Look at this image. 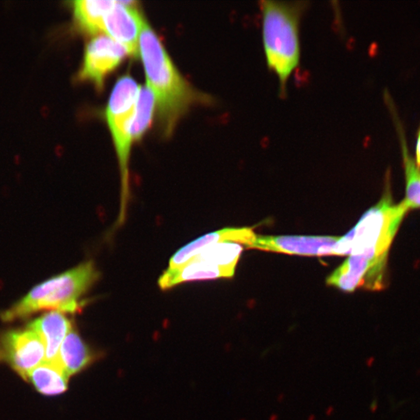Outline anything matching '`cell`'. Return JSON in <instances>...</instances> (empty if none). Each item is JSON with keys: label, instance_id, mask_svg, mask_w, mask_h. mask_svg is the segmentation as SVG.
Instances as JSON below:
<instances>
[{"label": "cell", "instance_id": "cell-1", "mask_svg": "<svg viewBox=\"0 0 420 420\" xmlns=\"http://www.w3.org/2000/svg\"><path fill=\"white\" fill-rule=\"evenodd\" d=\"M139 55L146 78V86L156 99L160 128L169 136L191 104L211 101L187 82L171 61L164 46L145 22L139 41Z\"/></svg>", "mask_w": 420, "mask_h": 420}, {"label": "cell", "instance_id": "cell-2", "mask_svg": "<svg viewBox=\"0 0 420 420\" xmlns=\"http://www.w3.org/2000/svg\"><path fill=\"white\" fill-rule=\"evenodd\" d=\"M259 3L266 62L278 77L280 94L286 95L288 79L300 64V20L310 2L261 0Z\"/></svg>", "mask_w": 420, "mask_h": 420}, {"label": "cell", "instance_id": "cell-3", "mask_svg": "<svg viewBox=\"0 0 420 420\" xmlns=\"http://www.w3.org/2000/svg\"><path fill=\"white\" fill-rule=\"evenodd\" d=\"M100 272L92 261L59 274L37 285L24 297L0 314L4 322L25 319L43 311L65 314L81 312L83 297L99 279Z\"/></svg>", "mask_w": 420, "mask_h": 420}, {"label": "cell", "instance_id": "cell-4", "mask_svg": "<svg viewBox=\"0 0 420 420\" xmlns=\"http://www.w3.org/2000/svg\"><path fill=\"white\" fill-rule=\"evenodd\" d=\"M409 209L404 201L399 204L394 202L387 174L381 200L341 237L335 247V255L366 254L387 258L392 241Z\"/></svg>", "mask_w": 420, "mask_h": 420}, {"label": "cell", "instance_id": "cell-5", "mask_svg": "<svg viewBox=\"0 0 420 420\" xmlns=\"http://www.w3.org/2000/svg\"><path fill=\"white\" fill-rule=\"evenodd\" d=\"M140 87L128 75L118 79L106 109V119L118 160L121 176V205L117 226L125 222L129 201V165L132 127Z\"/></svg>", "mask_w": 420, "mask_h": 420}, {"label": "cell", "instance_id": "cell-6", "mask_svg": "<svg viewBox=\"0 0 420 420\" xmlns=\"http://www.w3.org/2000/svg\"><path fill=\"white\" fill-rule=\"evenodd\" d=\"M45 355L41 336L28 326L0 332V363L8 365L24 380L45 361Z\"/></svg>", "mask_w": 420, "mask_h": 420}, {"label": "cell", "instance_id": "cell-7", "mask_svg": "<svg viewBox=\"0 0 420 420\" xmlns=\"http://www.w3.org/2000/svg\"><path fill=\"white\" fill-rule=\"evenodd\" d=\"M387 262L364 254H352L328 276L326 283L346 293L362 287L381 290L386 286Z\"/></svg>", "mask_w": 420, "mask_h": 420}, {"label": "cell", "instance_id": "cell-8", "mask_svg": "<svg viewBox=\"0 0 420 420\" xmlns=\"http://www.w3.org/2000/svg\"><path fill=\"white\" fill-rule=\"evenodd\" d=\"M127 55V49L108 35L95 37L85 49L79 79L90 81L101 90L106 76L120 65Z\"/></svg>", "mask_w": 420, "mask_h": 420}, {"label": "cell", "instance_id": "cell-9", "mask_svg": "<svg viewBox=\"0 0 420 420\" xmlns=\"http://www.w3.org/2000/svg\"><path fill=\"white\" fill-rule=\"evenodd\" d=\"M145 21L134 1H116L104 21V34L124 46L128 56L139 55V41Z\"/></svg>", "mask_w": 420, "mask_h": 420}, {"label": "cell", "instance_id": "cell-10", "mask_svg": "<svg viewBox=\"0 0 420 420\" xmlns=\"http://www.w3.org/2000/svg\"><path fill=\"white\" fill-rule=\"evenodd\" d=\"M341 237L257 236L249 248L303 256L335 255Z\"/></svg>", "mask_w": 420, "mask_h": 420}, {"label": "cell", "instance_id": "cell-11", "mask_svg": "<svg viewBox=\"0 0 420 420\" xmlns=\"http://www.w3.org/2000/svg\"><path fill=\"white\" fill-rule=\"evenodd\" d=\"M256 237L257 235L251 227L224 228L209 233L190 242L178 250L170 260L168 269H175L183 266L204 249L216 244L235 243L244 244L247 248H249Z\"/></svg>", "mask_w": 420, "mask_h": 420}, {"label": "cell", "instance_id": "cell-12", "mask_svg": "<svg viewBox=\"0 0 420 420\" xmlns=\"http://www.w3.org/2000/svg\"><path fill=\"white\" fill-rule=\"evenodd\" d=\"M41 336L44 346L45 361L56 363L59 349L66 335L73 328V321L67 314L48 311L27 324Z\"/></svg>", "mask_w": 420, "mask_h": 420}, {"label": "cell", "instance_id": "cell-13", "mask_svg": "<svg viewBox=\"0 0 420 420\" xmlns=\"http://www.w3.org/2000/svg\"><path fill=\"white\" fill-rule=\"evenodd\" d=\"M234 275L208 261L198 257L175 269H168L160 275L158 285L163 290L184 283L220 278H231Z\"/></svg>", "mask_w": 420, "mask_h": 420}, {"label": "cell", "instance_id": "cell-14", "mask_svg": "<svg viewBox=\"0 0 420 420\" xmlns=\"http://www.w3.org/2000/svg\"><path fill=\"white\" fill-rule=\"evenodd\" d=\"M95 358L96 354L73 328L61 345L56 363L71 377L87 368Z\"/></svg>", "mask_w": 420, "mask_h": 420}, {"label": "cell", "instance_id": "cell-15", "mask_svg": "<svg viewBox=\"0 0 420 420\" xmlns=\"http://www.w3.org/2000/svg\"><path fill=\"white\" fill-rule=\"evenodd\" d=\"M69 378L57 363L44 361L29 372V381L37 391L46 396H56L68 390Z\"/></svg>", "mask_w": 420, "mask_h": 420}, {"label": "cell", "instance_id": "cell-16", "mask_svg": "<svg viewBox=\"0 0 420 420\" xmlns=\"http://www.w3.org/2000/svg\"><path fill=\"white\" fill-rule=\"evenodd\" d=\"M114 0H76L73 2L76 24L90 34L104 32V21L107 13L114 6Z\"/></svg>", "mask_w": 420, "mask_h": 420}, {"label": "cell", "instance_id": "cell-17", "mask_svg": "<svg viewBox=\"0 0 420 420\" xmlns=\"http://www.w3.org/2000/svg\"><path fill=\"white\" fill-rule=\"evenodd\" d=\"M386 100L390 101L388 106H390L391 111L395 115L394 118L395 120L397 131L399 133L406 182V195L405 199L403 201L409 209L420 208V168L409 154L404 129L399 119L398 118V116L396 115V111L392 108L391 101L390 98H387Z\"/></svg>", "mask_w": 420, "mask_h": 420}, {"label": "cell", "instance_id": "cell-18", "mask_svg": "<svg viewBox=\"0 0 420 420\" xmlns=\"http://www.w3.org/2000/svg\"><path fill=\"white\" fill-rule=\"evenodd\" d=\"M155 108L156 99L152 90L147 86L140 87L132 127V141L140 139L147 131L153 120Z\"/></svg>", "mask_w": 420, "mask_h": 420}, {"label": "cell", "instance_id": "cell-19", "mask_svg": "<svg viewBox=\"0 0 420 420\" xmlns=\"http://www.w3.org/2000/svg\"><path fill=\"white\" fill-rule=\"evenodd\" d=\"M243 248L239 244L226 242L211 245L195 257L212 262L234 275Z\"/></svg>", "mask_w": 420, "mask_h": 420}, {"label": "cell", "instance_id": "cell-20", "mask_svg": "<svg viewBox=\"0 0 420 420\" xmlns=\"http://www.w3.org/2000/svg\"><path fill=\"white\" fill-rule=\"evenodd\" d=\"M415 152H416V163L418 167H420V128L418 129V137H417Z\"/></svg>", "mask_w": 420, "mask_h": 420}]
</instances>
